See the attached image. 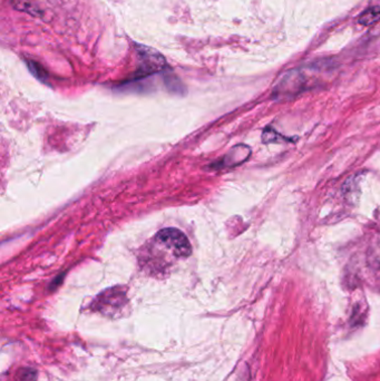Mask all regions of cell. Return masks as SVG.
Segmentation results:
<instances>
[{"label":"cell","mask_w":380,"mask_h":381,"mask_svg":"<svg viewBox=\"0 0 380 381\" xmlns=\"http://www.w3.org/2000/svg\"><path fill=\"white\" fill-rule=\"evenodd\" d=\"M309 77L301 70H292L280 77L273 89L272 96L276 100H288L301 94L309 87Z\"/></svg>","instance_id":"1"},{"label":"cell","mask_w":380,"mask_h":381,"mask_svg":"<svg viewBox=\"0 0 380 381\" xmlns=\"http://www.w3.org/2000/svg\"><path fill=\"white\" fill-rule=\"evenodd\" d=\"M154 240L158 242V245L171 251L177 258H188L192 253L190 241L179 228H163L156 233Z\"/></svg>","instance_id":"2"},{"label":"cell","mask_w":380,"mask_h":381,"mask_svg":"<svg viewBox=\"0 0 380 381\" xmlns=\"http://www.w3.org/2000/svg\"><path fill=\"white\" fill-rule=\"evenodd\" d=\"M139 56L142 58V65L141 68L135 74V79H142L145 76L151 74L158 73L160 70H163L166 66L165 59L162 55L158 54V51L148 49L146 46L137 45Z\"/></svg>","instance_id":"3"},{"label":"cell","mask_w":380,"mask_h":381,"mask_svg":"<svg viewBox=\"0 0 380 381\" xmlns=\"http://www.w3.org/2000/svg\"><path fill=\"white\" fill-rule=\"evenodd\" d=\"M126 295L120 289H110L97 297L95 306L99 312L105 314H115L123 310L126 304Z\"/></svg>","instance_id":"4"},{"label":"cell","mask_w":380,"mask_h":381,"mask_svg":"<svg viewBox=\"0 0 380 381\" xmlns=\"http://www.w3.org/2000/svg\"><path fill=\"white\" fill-rule=\"evenodd\" d=\"M251 150L246 146H236L224 156L222 160L223 167H236L249 159Z\"/></svg>","instance_id":"5"},{"label":"cell","mask_w":380,"mask_h":381,"mask_svg":"<svg viewBox=\"0 0 380 381\" xmlns=\"http://www.w3.org/2000/svg\"><path fill=\"white\" fill-rule=\"evenodd\" d=\"M380 19V7H372L365 11L359 18V22L362 25H370L378 22Z\"/></svg>","instance_id":"6"},{"label":"cell","mask_w":380,"mask_h":381,"mask_svg":"<svg viewBox=\"0 0 380 381\" xmlns=\"http://www.w3.org/2000/svg\"><path fill=\"white\" fill-rule=\"evenodd\" d=\"M11 3L18 11H26L35 16L37 15V11L32 0H11Z\"/></svg>","instance_id":"7"},{"label":"cell","mask_w":380,"mask_h":381,"mask_svg":"<svg viewBox=\"0 0 380 381\" xmlns=\"http://www.w3.org/2000/svg\"><path fill=\"white\" fill-rule=\"evenodd\" d=\"M262 141L265 143H277L282 141H290L286 136L278 134L274 129H267L262 134Z\"/></svg>","instance_id":"8"},{"label":"cell","mask_w":380,"mask_h":381,"mask_svg":"<svg viewBox=\"0 0 380 381\" xmlns=\"http://www.w3.org/2000/svg\"><path fill=\"white\" fill-rule=\"evenodd\" d=\"M27 65L30 72H32L38 79H41V81L44 82L47 81V77H49V76H47V73H46L45 70L42 67L41 65L38 64V63L32 62V60H28Z\"/></svg>","instance_id":"9"},{"label":"cell","mask_w":380,"mask_h":381,"mask_svg":"<svg viewBox=\"0 0 380 381\" xmlns=\"http://www.w3.org/2000/svg\"><path fill=\"white\" fill-rule=\"evenodd\" d=\"M19 377H20V381H35L37 379V373L27 368L19 371Z\"/></svg>","instance_id":"10"}]
</instances>
